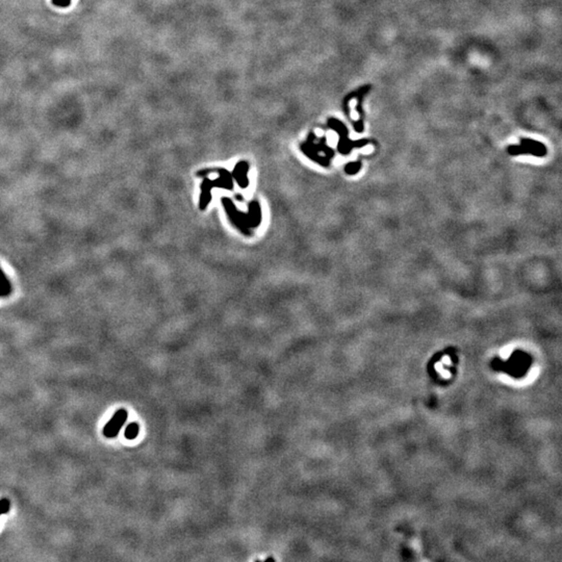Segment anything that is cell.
Here are the masks:
<instances>
[{
  "instance_id": "1",
  "label": "cell",
  "mask_w": 562,
  "mask_h": 562,
  "mask_svg": "<svg viewBox=\"0 0 562 562\" xmlns=\"http://www.w3.org/2000/svg\"><path fill=\"white\" fill-rule=\"evenodd\" d=\"M508 151L511 155H518L520 153H530L533 155L542 156L546 153V148L543 144L529 140V139H521L520 145H513L508 148Z\"/></svg>"
},
{
  "instance_id": "2",
  "label": "cell",
  "mask_w": 562,
  "mask_h": 562,
  "mask_svg": "<svg viewBox=\"0 0 562 562\" xmlns=\"http://www.w3.org/2000/svg\"><path fill=\"white\" fill-rule=\"evenodd\" d=\"M127 417H128V412L126 409L124 408L118 409L115 412L113 418L109 421V423L104 426L103 435L108 438L116 437L119 434L120 430H121V428L124 426Z\"/></svg>"
},
{
  "instance_id": "3",
  "label": "cell",
  "mask_w": 562,
  "mask_h": 562,
  "mask_svg": "<svg viewBox=\"0 0 562 562\" xmlns=\"http://www.w3.org/2000/svg\"><path fill=\"white\" fill-rule=\"evenodd\" d=\"M11 293L12 285L2 267H0V298L8 297Z\"/></svg>"
},
{
  "instance_id": "4",
  "label": "cell",
  "mask_w": 562,
  "mask_h": 562,
  "mask_svg": "<svg viewBox=\"0 0 562 562\" xmlns=\"http://www.w3.org/2000/svg\"><path fill=\"white\" fill-rule=\"evenodd\" d=\"M140 433V425L138 423H130L125 429L124 435L127 439H135Z\"/></svg>"
},
{
  "instance_id": "5",
  "label": "cell",
  "mask_w": 562,
  "mask_h": 562,
  "mask_svg": "<svg viewBox=\"0 0 562 562\" xmlns=\"http://www.w3.org/2000/svg\"><path fill=\"white\" fill-rule=\"evenodd\" d=\"M52 3L55 4L56 6H58V7H64V8H66V7H68V6L70 5L71 0H52Z\"/></svg>"
}]
</instances>
